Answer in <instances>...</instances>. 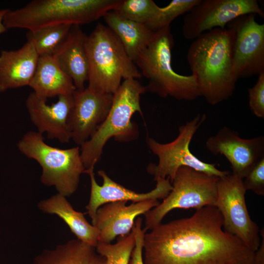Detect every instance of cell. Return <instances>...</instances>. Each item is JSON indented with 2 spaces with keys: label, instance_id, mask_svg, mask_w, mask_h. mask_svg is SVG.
<instances>
[{
  "label": "cell",
  "instance_id": "obj_1",
  "mask_svg": "<svg viewBox=\"0 0 264 264\" xmlns=\"http://www.w3.org/2000/svg\"><path fill=\"white\" fill-rule=\"evenodd\" d=\"M254 253L223 230L216 206H206L145 233L142 255L144 264H253Z\"/></svg>",
  "mask_w": 264,
  "mask_h": 264
},
{
  "label": "cell",
  "instance_id": "obj_2",
  "mask_svg": "<svg viewBox=\"0 0 264 264\" xmlns=\"http://www.w3.org/2000/svg\"><path fill=\"white\" fill-rule=\"evenodd\" d=\"M235 31L216 28L200 35L191 44L187 60L201 96L211 105L230 97L238 80L233 67Z\"/></svg>",
  "mask_w": 264,
  "mask_h": 264
},
{
  "label": "cell",
  "instance_id": "obj_3",
  "mask_svg": "<svg viewBox=\"0 0 264 264\" xmlns=\"http://www.w3.org/2000/svg\"><path fill=\"white\" fill-rule=\"evenodd\" d=\"M121 0H35L5 14L3 23L7 29L28 30L51 25L88 23L115 10Z\"/></svg>",
  "mask_w": 264,
  "mask_h": 264
},
{
  "label": "cell",
  "instance_id": "obj_4",
  "mask_svg": "<svg viewBox=\"0 0 264 264\" xmlns=\"http://www.w3.org/2000/svg\"><path fill=\"white\" fill-rule=\"evenodd\" d=\"M86 48L88 62L89 90L113 94L122 79H139L142 74L128 55L115 34L99 23L87 36Z\"/></svg>",
  "mask_w": 264,
  "mask_h": 264
},
{
  "label": "cell",
  "instance_id": "obj_5",
  "mask_svg": "<svg viewBox=\"0 0 264 264\" xmlns=\"http://www.w3.org/2000/svg\"><path fill=\"white\" fill-rule=\"evenodd\" d=\"M174 45L170 26L156 31L134 63L148 81L146 91L163 98L171 96L178 100H195L201 96L194 76L178 74L172 67Z\"/></svg>",
  "mask_w": 264,
  "mask_h": 264
},
{
  "label": "cell",
  "instance_id": "obj_6",
  "mask_svg": "<svg viewBox=\"0 0 264 264\" xmlns=\"http://www.w3.org/2000/svg\"><path fill=\"white\" fill-rule=\"evenodd\" d=\"M145 92V86L136 79L124 80L121 83L113 94L112 104L106 119L80 147L85 170L94 169L101 159L105 144L111 137L120 142L136 139L137 128L131 120L136 112L142 115L140 96Z\"/></svg>",
  "mask_w": 264,
  "mask_h": 264
},
{
  "label": "cell",
  "instance_id": "obj_7",
  "mask_svg": "<svg viewBox=\"0 0 264 264\" xmlns=\"http://www.w3.org/2000/svg\"><path fill=\"white\" fill-rule=\"evenodd\" d=\"M43 134L29 131L17 144L19 151L41 166V180L47 186H54L58 193L66 198L74 193L80 176L85 168L80 147L60 149L47 144Z\"/></svg>",
  "mask_w": 264,
  "mask_h": 264
},
{
  "label": "cell",
  "instance_id": "obj_8",
  "mask_svg": "<svg viewBox=\"0 0 264 264\" xmlns=\"http://www.w3.org/2000/svg\"><path fill=\"white\" fill-rule=\"evenodd\" d=\"M220 177L192 168L182 166L176 171L171 182L173 189L161 203L144 214L146 231L161 223L174 209H200L214 206L217 198Z\"/></svg>",
  "mask_w": 264,
  "mask_h": 264
},
{
  "label": "cell",
  "instance_id": "obj_9",
  "mask_svg": "<svg viewBox=\"0 0 264 264\" xmlns=\"http://www.w3.org/2000/svg\"><path fill=\"white\" fill-rule=\"evenodd\" d=\"M206 119L205 114H198L192 120L179 127L178 134L173 141L161 143L152 138H148L149 148L158 158L157 164L151 163L147 171L154 177V180L169 178L172 182L177 170L181 167L187 166L196 170L220 177L230 174L228 171L217 169L215 164L203 162L191 152L189 145L198 129Z\"/></svg>",
  "mask_w": 264,
  "mask_h": 264
},
{
  "label": "cell",
  "instance_id": "obj_10",
  "mask_svg": "<svg viewBox=\"0 0 264 264\" xmlns=\"http://www.w3.org/2000/svg\"><path fill=\"white\" fill-rule=\"evenodd\" d=\"M245 192L242 178L233 174L220 177L215 206L222 215L223 230L255 252L261 243L260 231L248 213Z\"/></svg>",
  "mask_w": 264,
  "mask_h": 264
},
{
  "label": "cell",
  "instance_id": "obj_11",
  "mask_svg": "<svg viewBox=\"0 0 264 264\" xmlns=\"http://www.w3.org/2000/svg\"><path fill=\"white\" fill-rule=\"evenodd\" d=\"M249 14L264 17L257 0H200L185 15L182 35L187 40H195L214 28H225L234 19Z\"/></svg>",
  "mask_w": 264,
  "mask_h": 264
},
{
  "label": "cell",
  "instance_id": "obj_12",
  "mask_svg": "<svg viewBox=\"0 0 264 264\" xmlns=\"http://www.w3.org/2000/svg\"><path fill=\"white\" fill-rule=\"evenodd\" d=\"M256 15L240 16L227 24L235 33L233 67L238 79L264 72V24L256 22Z\"/></svg>",
  "mask_w": 264,
  "mask_h": 264
},
{
  "label": "cell",
  "instance_id": "obj_13",
  "mask_svg": "<svg viewBox=\"0 0 264 264\" xmlns=\"http://www.w3.org/2000/svg\"><path fill=\"white\" fill-rule=\"evenodd\" d=\"M206 147L214 155H224L231 166L232 174L242 179L264 156L263 136L242 138L238 132L225 127L207 139Z\"/></svg>",
  "mask_w": 264,
  "mask_h": 264
},
{
  "label": "cell",
  "instance_id": "obj_14",
  "mask_svg": "<svg viewBox=\"0 0 264 264\" xmlns=\"http://www.w3.org/2000/svg\"><path fill=\"white\" fill-rule=\"evenodd\" d=\"M69 118L71 139L81 146L88 141L106 119L111 107L113 94L89 90H76Z\"/></svg>",
  "mask_w": 264,
  "mask_h": 264
},
{
  "label": "cell",
  "instance_id": "obj_15",
  "mask_svg": "<svg viewBox=\"0 0 264 264\" xmlns=\"http://www.w3.org/2000/svg\"><path fill=\"white\" fill-rule=\"evenodd\" d=\"M47 100L33 92L28 95L25 105L30 119L39 132L46 133L48 138L67 143L71 139L69 118L74 105L73 94L59 96L58 101L50 105Z\"/></svg>",
  "mask_w": 264,
  "mask_h": 264
},
{
  "label": "cell",
  "instance_id": "obj_16",
  "mask_svg": "<svg viewBox=\"0 0 264 264\" xmlns=\"http://www.w3.org/2000/svg\"><path fill=\"white\" fill-rule=\"evenodd\" d=\"M94 169L86 170L84 173L88 174L90 179V195L86 208L92 223L98 209L102 205L113 201H132L137 202L149 200L164 199L173 189L169 178L156 179L155 188L145 193H138L128 189L111 179L103 170L98 172L103 179V184L96 182Z\"/></svg>",
  "mask_w": 264,
  "mask_h": 264
},
{
  "label": "cell",
  "instance_id": "obj_17",
  "mask_svg": "<svg viewBox=\"0 0 264 264\" xmlns=\"http://www.w3.org/2000/svg\"><path fill=\"white\" fill-rule=\"evenodd\" d=\"M113 201L100 206L92 224L99 231L98 242L111 243L116 237L129 234L137 217L145 214L159 204L156 199L132 202Z\"/></svg>",
  "mask_w": 264,
  "mask_h": 264
},
{
  "label": "cell",
  "instance_id": "obj_18",
  "mask_svg": "<svg viewBox=\"0 0 264 264\" xmlns=\"http://www.w3.org/2000/svg\"><path fill=\"white\" fill-rule=\"evenodd\" d=\"M39 57L29 41L18 50H2L0 53V92L29 86Z\"/></svg>",
  "mask_w": 264,
  "mask_h": 264
},
{
  "label": "cell",
  "instance_id": "obj_19",
  "mask_svg": "<svg viewBox=\"0 0 264 264\" xmlns=\"http://www.w3.org/2000/svg\"><path fill=\"white\" fill-rule=\"evenodd\" d=\"M87 37L80 25H72L66 41L54 55L61 69L72 79L77 90L84 89L88 81Z\"/></svg>",
  "mask_w": 264,
  "mask_h": 264
},
{
  "label": "cell",
  "instance_id": "obj_20",
  "mask_svg": "<svg viewBox=\"0 0 264 264\" xmlns=\"http://www.w3.org/2000/svg\"><path fill=\"white\" fill-rule=\"evenodd\" d=\"M29 86L37 96L45 99L72 95L76 90L73 81L61 69L54 56L39 57Z\"/></svg>",
  "mask_w": 264,
  "mask_h": 264
},
{
  "label": "cell",
  "instance_id": "obj_21",
  "mask_svg": "<svg viewBox=\"0 0 264 264\" xmlns=\"http://www.w3.org/2000/svg\"><path fill=\"white\" fill-rule=\"evenodd\" d=\"M38 208L42 212L58 216L67 225L79 241L96 247L99 231L89 223L84 214L74 209L66 198L59 193L40 201Z\"/></svg>",
  "mask_w": 264,
  "mask_h": 264
},
{
  "label": "cell",
  "instance_id": "obj_22",
  "mask_svg": "<svg viewBox=\"0 0 264 264\" xmlns=\"http://www.w3.org/2000/svg\"><path fill=\"white\" fill-rule=\"evenodd\" d=\"M107 26L120 41L128 55L134 63L152 40L154 32L145 24L127 19L113 10L103 17Z\"/></svg>",
  "mask_w": 264,
  "mask_h": 264
},
{
  "label": "cell",
  "instance_id": "obj_23",
  "mask_svg": "<svg viewBox=\"0 0 264 264\" xmlns=\"http://www.w3.org/2000/svg\"><path fill=\"white\" fill-rule=\"evenodd\" d=\"M31 264H106V260L95 247L74 239L44 250Z\"/></svg>",
  "mask_w": 264,
  "mask_h": 264
},
{
  "label": "cell",
  "instance_id": "obj_24",
  "mask_svg": "<svg viewBox=\"0 0 264 264\" xmlns=\"http://www.w3.org/2000/svg\"><path fill=\"white\" fill-rule=\"evenodd\" d=\"M72 25L61 24L28 30L26 38L39 56H54L66 41Z\"/></svg>",
  "mask_w": 264,
  "mask_h": 264
},
{
  "label": "cell",
  "instance_id": "obj_25",
  "mask_svg": "<svg viewBox=\"0 0 264 264\" xmlns=\"http://www.w3.org/2000/svg\"><path fill=\"white\" fill-rule=\"evenodd\" d=\"M134 245V235L132 230L128 235L119 237L116 243L98 242L95 248L106 259V264H129Z\"/></svg>",
  "mask_w": 264,
  "mask_h": 264
},
{
  "label": "cell",
  "instance_id": "obj_26",
  "mask_svg": "<svg viewBox=\"0 0 264 264\" xmlns=\"http://www.w3.org/2000/svg\"><path fill=\"white\" fill-rule=\"evenodd\" d=\"M160 9L153 0H121L113 11L127 19L146 24L158 14Z\"/></svg>",
  "mask_w": 264,
  "mask_h": 264
},
{
  "label": "cell",
  "instance_id": "obj_27",
  "mask_svg": "<svg viewBox=\"0 0 264 264\" xmlns=\"http://www.w3.org/2000/svg\"><path fill=\"white\" fill-rule=\"evenodd\" d=\"M200 0H173L166 6L161 8L158 14L145 24L153 31L167 26L177 17L188 12Z\"/></svg>",
  "mask_w": 264,
  "mask_h": 264
},
{
  "label": "cell",
  "instance_id": "obj_28",
  "mask_svg": "<svg viewBox=\"0 0 264 264\" xmlns=\"http://www.w3.org/2000/svg\"><path fill=\"white\" fill-rule=\"evenodd\" d=\"M245 190H251L259 196L264 195V156L251 169L243 179Z\"/></svg>",
  "mask_w": 264,
  "mask_h": 264
},
{
  "label": "cell",
  "instance_id": "obj_29",
  "mask_svg": "<svg viewBox=\"0 0 264 264\" xmlns=\"http://www.w3.org/2000/svg\"><path fill=\"white\" fill-rule=\"evenodd\" d=\"M249 106L257 117H264V72L258 75L256 84L248 89Z\"/></svg>",
  "mask_w": 264,
  "mask_h": 264
},
{
  "label": "cell",
  "instance_id": "obj_30",
  "mask_svg": "<svg viewBox=\"0 0 264 264\" xmlns=\"http://www.w3.org/2000/svg\"><path fill=\"white\" fill-rule=\"evenodd\" d=\"M143 220L138 217L132 229L135 238V245L131 254L129 264H144L143 260L144 237L146 232L142 228Z\"/></svg>",
  "mask_w": 264,
  "mask_h": 264
},
{
  "label": "cell",
  "instance_id": "obj_31",
  "mask_svg": "<svg viewBox=\"0 0 264 264\" xmlns=\"http://www.w3.org/2000/svg\"><path fill=\"white\" fill-rule=\"evenodd\" d=\"M262 242L258 249L255 252L253 264H264V228L260 231Z\"/></svg>",
  "mask_w": 264,
  "mask_h": 264
},
{
  "label": "cell",
  "instance_id": "obj_32",
  "mask_svg": "<svg viewBox=\"0 0 264 264\" xmlns=\"http://www.w3.org/2000/svg\"><path fill=\"white\" fill-rule=\"evenodd\" d=\"M8 10V9H0V34L5 32L7 30L3 23V20L4 15Z\"/></svg>",
  "mask_w": 264,
  "mask_h": 264
}]
</instances>
